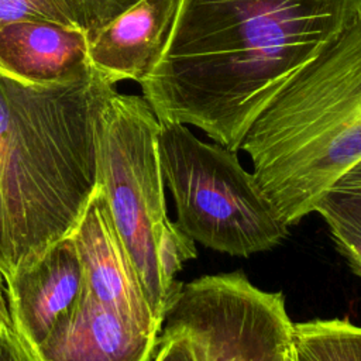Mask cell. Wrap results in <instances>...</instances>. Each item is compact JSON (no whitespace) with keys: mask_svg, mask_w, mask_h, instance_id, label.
I'll return each mask as SVG.
<instances>
[{"mask_svg":"<svg viewBox=\"0 0 361 361\" xmlns=\"http://www.w3.org/2000/svg\"><path fill=\"white\" fill-rule=\"evenodd\" d=\"M240 149L288 227L314 213L361 159V16L261 111Z\"/></svg>","mask_w":361,"mask_h":361,"instance_id":"3","label":"cell"},{"mask_svg":"<svg viewBox=\"0 0 361 361\" xmlns=\"http://www.w3.org/2000/svg\"><path fill=\"white\" fill-rule=\"evenodd\" d=\"M0 361H37L13 326L0 330Z\"/></svg>","mask_w":361,"mask_h":361,"instance_id":"19","label":"cell"},{"mask_svg":"<svg viewBox=\"0 0 361 361\" xmlns=\"http://www.w3.org/2000/svg\"><path fill=\"white\" fill-rule=\"evenodd\" d=\"M337 252L347 261L354 274L361 276V231L336 220H326Z\"/></svg>","mask_w":361,"mask_h":361,"instance_id":"17","label":"cell"},{"mask_svg":"<svg viewBox=\"0 0 361 361\" xmlns=\"http://www.w3.org/2000/svg\"><path fill=\"white\" fill-rule=\"evenodd\" d=\"M162 329L185 333L197 361H298L283 295L241 271L180 282Z\"/></svg>","mask_w":361,"mask_h":361,"instance_id":"6","label":"cell"},{"mask_svg":"<svg viewBox=\"0 0 361 361\" xmlns=\"http://www.w3.org/2000/svg\"><path fill=\"white\" fill-rule=\"evenodd\" d=\"M361 0H178L138 83L158 121L238 151L261 111L358 17Z\"/></svg>","mask_w":361,"mask_h":361,"instance_id":"1","label":"cell"},{"mask_svg":"<svg viewBox=\"0 0 361 361\" xmlns=\"http://www.w3.org/2000/svg\"><path fill=\"white\" fill-rule=\"evenodd\" d=\"M152 361H197L189 337L176 330L162 329Z\"/></svg>","mask_w":361,"mask_h":361,"instance_id":"18","label":"cell"},{"mask_svg":"<svg viewBox=\"0 0 361 361\" xmlns=\"http://www.w3.org/2000/svg\"><path fill=\"white\" fill-rule=\"evenodd\" d=\"M178 0H137L89 41V63L109 83H140L157 63Z\"/></svg>","mask_w":361,"mask_h":361,"instance_id":"10","label":"cell"},{"mask_svg":"<svg viewBox=\"0 0 361 361\" xmlns=\"http://www.w3.org/2000/svg\"><path fill=\"white\" fill-rule=\"evenodd\" d=\"M111 86L92 66L34 82L0 63V189L13 244L11 274L78 221L96 186L94 109Z\"/></svg>","mask_w":361,"mask_h":361,"instance_id":"2","label":"cell"},{"mask_svg":"<svg viewBox=\"0 0 361 361\" xmlns=\"http://www.w3.org/2000/svg\"><path fill=\"white\" fill-rule=\"evenodd\" d=\"M83 289L82 262L66 234L6 279L14 330L31 350L38 347L72 310Z\"/></svg>","mask_w":361,"mask_h":361,"instance_id":"8","label":"cell"},{"mask_svg":"<svg viewBox=\"0 0 361 361\" xmlns=\"http://www.w3.org/2000/svg\"><path fill=\"white\" fill-rule=\"evenodd\" d=\"M158 155L175 223L195 243L250 257L286 238L288 226L235 151L199 140L185 124L159 121Z\"/></svg>","mask_w":361,"mask_h":361,"instance_id":"4","label":"cell"},{"mask_svg":"<svg viewBox=\"0 0 361 361\" xmlns=\"http://www.w3.org/2000/svg\"><path fill=\"white\" fill-rule=\"evenodd\" d=\"M21 21H42L82 28L55 0H0V30Z\"/></svg>","mask_w":361,"mask_h":361,"instance_id":"15","label":"cell"},{"mask_svg":"<svg viewBox=\"0 0 361 361\" xmlns=\"http://www.w3.org/2000/svg\"><path fill=\"white\" fill-rule=\"evenodd\" d=\"M69 235L82 262L86 288L94 299L142 331L159 336L162 323L147 300L104 193L97 183Z\"/></svg>","mask_w":361,"mask_h":361,"instance_id":"7","label":"cell"},{"mask_svg":"<svg viewBox=\"0 0 361 361\" xmlns=\"http://www.w3.org/2000/svg\"><path fill=\"white\" fill-rule=\"evenodd\" d=\"M195 244L196 243L172 220H169L158 234L157 262L168 303L180 285V282L176 281L178 272L183 268L186 261L197 257Z\"/></svg>","mask_w":361,"mask_h":361,"instance_id":"14","label":"cell"},{"mask_svg":"<svg viewBox=\"0 0 361 361\" xmlns=\"http://www.w3.org/2000/svg\"><path fill=\"white\" fill-rule=\"evenodd\" d=\"M0 269L4 279L10 276L13 269V244H11L8 219H7L1 189H0Z\"/></svg>","mask_w":361,"mask_h":361,"instance_id":"20","label":"cell"},{"mask_svg":"<svg viewBox=\"0 0 361 361\" xmlns=\"http://www.w3.org/2000/svg\"><path fill=\"white\" fill-rule=\"evenodd\" d=\"M90 35L79 27L21 21L0 30V63L34 82L58 80L89 63Z\"/></svg>","mask_w":361,"mask_h":361,"instance_id":"11","label":"cell"},{"mask_svg":"<svg viewBox=\"0 0 361 361\" xmlns=\"http://www.w3.org/2000/svg\"><path fill=\"white\" fill-rule=\"evenodd\" d=\"M90 38L137 0H55Z\"/></svg>","mask_w":361,"mask_h":361,"instance_id":"16","label":"cell"},{"mask_svg":"<svg viewBox=\"0 0 361 361\" xmlns=\"http://www.w3.org/2000/svg\"><path fill=\"white\" fill-rule=\"evenodd\" d=\"M3 281H4V276H3L1 269H0V330L4 329V327L13 326V323H11V316H10V309H8V303H7L6 295H4Z\"/></svg>","mask_w":361,"mask_h":361,"instance_id":"21","label":"cell"},{"mask_svg":"<svg viewBox=\"0 0 361 361\" xmlns=\"http://www.w3.org/2000/svg\"><path fill=\"white\" fill-rule=\"evenodd\" d=\"M158 336L148 334L85 289L32 354L37 361H152Z\"/></svg>","mask_w":361,"mask_h":361,"instance_id":"9","label":"cell"},{"mask_svg":"<svg viewBox=\"0 0 361 361\" xmlns=\"http://www.w3.org/2000/svg\"><path fill=\"white\" fill-rule=\"evenodd\" d=\"M298 361H361V326L347 319L293 323Z\"/></svg>","mask_w":361,"mask_h":361,"instance_id":"12","label":"cell"},{"mask_svg":"<svg viewBox=\"0 0 361 361\" xmlns=\"http://www.w3.org/2000/svg\"><path fill=\"white\" fill-rule=\"evenodd\" d=\"M314 213L324 221H341L361 231V159L324 192Z\"/></svg>","mask_w":361,"mask_h":361,"instance_id":"13","label":"cell"},{"mask_svg":"<svg viewBox=\"0 0 361 361\" xmlns=\"http://www.w3.org/2000/svg\"><path fill=\"white\" fill-rule=\"evenodd\" d=\"M159 121L138 94L109 87L93 116L96 183L130 254L147 300L164 323L166 295L157 262V238L171 220L158 155Z\"/></svg>","mask_w":361,"mask_h":361,"instance_id":"5","label":"cell"}]
</instances>
